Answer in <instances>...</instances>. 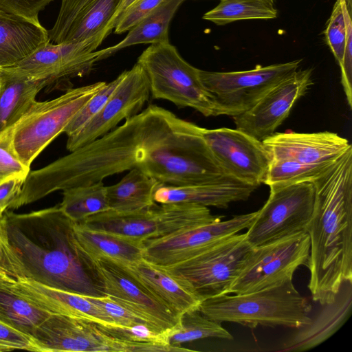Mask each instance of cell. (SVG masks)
I'll use <instances>...</instances> for the list:
<instances>
[{"label": "cell", "instance_id": "cell-1", "mask_svg": "<svg viewBox=\"0 0 352 352\" xmlns=\"http://www.w3.org/2000/svg\"><path fill=\"white\" fill-rule=\"evenodd\" d=\"M188 123L164 108L148 105L105 135L43 168L30 170L10 209L137 168L153 149Z\"/></svg>", "mask_w": 352, "mask_h": 352}, {"label": "cell", "instance_id": "cell-2", "mask_svg": "<svg viewBox=\"0 0 352 352\" xmlns=\"http://www.w3.org/2000/svg\"><path fill=\"white\" fill-rule=\"evenodd\" d=\"M10 243L26 278L56 289L92 297L105 296L96 262L82 248L75 222L54 206L5 213Z\"/></svg>", "mask_w": 352, "mask_h": 352}, {"label": "cell", "instance_id": "cell-3", "mask_svg": "<svg viewBox=\"0 0 352 352\" xmlns=\"http://www.w3.org/2000/svg\"><path fill=\"white\" fill-rule=\"evenodd\" d=\"M316 201L307 233L310 239L308 287L322 306L352 283V148L314 180Z\"/></svg>", "mask_w": 352, "mask_h": 352}, {"label": "cell", "instance_id": "cell-4", "mask_svg": "<svg viewBox=\"0 0 352 352\" xmlns=\"http://www.w3.org/2000/svg\"><path fill=\"white\" fill-rule=\"evenodd\" d=\"M198 310L219 322L301 329L311 322V305L292 280L245 294H223L201 302Z\"/></svg>", "mask_w": 352, "mask_h": 352}, {"label": "cell", "instance_id": "cell-5", "mask_svg": "<svg viewBox=\"0 0 352 352\" xmlns=\"http://www.w3.org/2000/svg\"><path fill=\"white\" fill-rule=\"evenodd\" d=\"M201 130L190 122L153 149L137 168L160 184L172 186L213 183L229 177L206 144Z\"/></svg>", "mask_w": 352, "mask_h": 352}, {"label": "cell", "instance_id": "cell-6", "mask_svg": "<svg viewBox=\"0 0 352 352\" xmlns=\"http://www.w3.org/2000/svg\"><path fill=\"white\" fill-rule=\"evenodd\" d=\"M208 207L191 203H155L133 212L107 210L77 222L91 230L140 241L167 236L188 228L221 220Z\"/></svg>", "mask_w": 352, "mask_h": 352}, {"label": "cell", "instance_id": "cell-7", "mask_svg": "<svg viewBox=\"0 0 352 352\" xmlns=\"http://www.w3.org/2000/svg\"><path fill=\"white\" fill-rule=\"evenodd\" d=\"M136 63L147 76L153 99L194 109L204 116H214V104L201 80L199 69L184 60L170 42L151 44Z\"/></svg>", "mask_w": 352, "mask_h": 352}, {"label": "cell", "instance_id": "cell-8", "mask_svg": "<svg viewBox=\"0 0 352 352\" xmlns=\"http://www.w3.org/2000/svg\"><path fill=\"white\" fill-rule=\"evenodd\" d=\"M254 249L245 232L236 233L188 259L164 267L202 301L228 294Z\"/></svg>", "mask_w": 352, "mask_h": 352}, {"label": "cell", "instance_id": "cell-9", "mask_svg": "<svg viewBox=\"0 0 352 352\" xmlns=\"http://www.w3.org/2000/svg\"><path fill=\"white\" fill-rule=\"evenodd\" d=\"M105 84L100 81L69 88L52 100H36L12 130V146L21 162L30 168L33 160L63 133L74 116Z\"/></svg>", "mask_w": 352, "mask_h": 352}, {"label": "cell", "instance_id": "cell-10", "mask_svg": "<svg viewBox=\"0 0 352 352\" xmlns=\"http://www.w3.org/2000/svg\"><path fill=\"white\" fill-rule=\"evenodd\" d=\"M269 197L257 210L245 232L254 247L299 232H307L314 214L316 187L314 181L270 186Z\"/></svg>", "mask_w": 352, "mask_h": 352}, {"label": "cell", "instance_id": "cell-11", "mask_svg": "<svg viewBox=\"0 0 352 352\" xmlns=\"http://www.w3.org/2000/svg\"><path fill=\"white\" fill-rule=\"evenodd\" d=\"M295 60L240 72H208L199 76L214 104V116L235 117L250 109L276 85L296 71Z\"/></svg>", "mask_w": 352, "mask_h": 352}, {"label": "cell", "instance_id": "cell-12", "mask_svg": "<svg viewBox=\"0 0 352 352\" xmlns=\"http://www.w3.org/2000/svg\"><path fill=\"white\" fill-rule=\"evenodd\" d=\"M310 239L299 232L254 247L228 294H245L292 280L295 271L307 263Z\"/></svg>", "mask_w": 352, "mask_h": 352}, {"label": "cell", "instance_id": "cell-13", "mask_svg": "<svg viewBox=\"0 0 352 352\" xmlns=\"http://www.w3.org/2000/svg\"><path fill=\"white\" fill-rule=\"evenodd\" d=\"M201 133L226 175L256 188L264 184L271 158L263 141L238 129L202 128Z\"/></svg>", "mask_w": 352, "mask_h": 352}, {"label": "cell", "instance_id": "cell-14", "mask_svg": "<svg viewBox=\"0 0 352 352\" xmlns=\"http://www.w3.org/2000/svg\"><path fill=\"white\" fill-rule=\"evenodd\" d=\"M34 338L41 352H139L141 347L107 334L96 323L58 314H50Z\"/></svg>", "mask_w": 352, "mask_h": 352}, {"label": "cell", "instance_id": "cell-15", "mask_svg": "<svg viewBox=\"0 0 352 352\" xmlns=\"http://www.w3.org/2000/svg\"><path fill=\"white\" fill-rule=\"evenodd\" d=\"M257 211L181 230L167 236L143 241V258L168 267L203 252L224 237L248 229Z\"/></svg>", "mask_w": 352, "mask_h": 352}, {"label": "cell", "instance_id": "cell-16", "mask_svg": "<svg viewBox=\"0 0 352 352\" xmlns=\"http://www.w3.org/2000/svg\"><path fill=\"white\" fill-rule=\"evenodd\" d=\"M114 91L96 115L80 129L67 136L66 147L70 152L113 130L122 120L140 112L151 97L147 76L136 63L123 72Z\"/></svg>", "mask_w": 352, "mask_h": 352}, {"label": "cell", "instance_id": "cell-17", "mask_svg": "<svg viewBox=\"0 0 352 352\" xmlns=\"http://www.w3.org/2000/svg\"><path fill=\"white\" fill-rule=\"evenodd\" d=\"M98 46L94 41L49 42L7 69L32 79L46 80L47 86L65 84L70 78L91 72L98 61L96 53Z\"/></svg>", "mask_w": 352, "mask_h": 352}, {"label": "cell", "instance_id": "cell-18", "mask_svg": "<svg viewBox=\"0 0 352 352\" xmlns=\"http://www.w3.org/2000/svg\"><path fill=\"white\" fill-rule=\"evenodd\" d=\"M312 69H297L285 77L247 111L233 117L236 129L263 141L273 135L308 91Z\"/></svg>", "mask_w": 352, "mask_h": 352}, {"label": "cell", "instance_id": "cell-19", "mask_svg": "<svg viewBox=\"0 0 352 352\" xmlns=\"http://www.w3.org/2000/svg\"><path fill=\"white\" fill-rule=\"evenodd\" d=\"M263 143L271 160H287L309 166L334 162L352 148L347 139L329 131L274 133Z\"/></svg>", "mask_w": 352, "mask_h": 352}, {"label": "cell", "instance_id": "cell-20", "mask_svg": "<svg viewBox=\"0 0 352 352\" xmlns=\"http://www.w3.org/2000/svg\"><path fill=\"white\" fill-rule=\"evenodd\" d=\"M102 275L106 296L147 317L164 331L174 328L179 316L174 314L134 278L118 262L107 258L96 261Z\"/></svg>", "mask_w": 352, "mask_h": 352}, {"label": "cell", "instance_id": "cell-21", "mask_svg": "<svg viewBox=\"0 0 352 352\" xmlns=\"http://www.w3.org/2000/svg\"><path fill=\"white\" fill-rule=\"evenodd\" d=\"M12 289L50 314L80 318L104 326H117L111 318L87 296L52 287L25 278L14 281Z\"/></svg>", "mask_w": 352, "mask_h": 352}, {"label": "cell", "instance_id": "cell-22", "mask_svg": "<svg viewBox=\"0 0 352 352\" xmlns=\"http://www.w3.org/2000/svg\"><path fill=\"white\" fill-rule=\"evenodd\" d=\"M256 188L228 177L219 182L192 186L160 184L154 192L153 199L157 204L191 203L227 208L232 202L248 200Z\"/></svg>", "mask_w": 352, "mask_h": 352}, {"label": "cell", "instance_id": "cell-23", "mask_svg": "<svg viewBox=\"0 0 352 352\" xmlns=\"http://www.w3.org/2000/svg\"><path fill=\"white\" fill-rule=\"evenodd\" d=\"M120 264L177 316L190 310L198 309L201 299L164 267L144 258L133 263Z\"/></svg>", "mask_w": 352, "mask_h": 352}, {"label": "cell", "instance_id": "cell-24", "mask_svg": "<svg viewBox=\"0 0 352 352\" xmlns=\"http://www.w3.org/2000/svg\"><path fill=\"white\" fill-rule=\"evenodd\" d=\"M50 41L41 24L0 9V67H12Z\"/></svg>", "mask_w": 352, "mask_h": 352}, {"label": "cell", "instance_id": "cell-25", "mask_svg": "<svg viewBox=\"0 0 352 352\" xmlns=\"http://www.w3.org/2000/svg\"><path fill=\"white\" fill-rule=\"evenodd\" d=\"M352 283H344L336 300L323 305L324 308L311 323L301 329L286 342L282 351H301L321 344L345 322L350 315L352 300Z\"/></svg>", "mask_w": 352, "mask_h": 352}, {"label": "cell", "instance_id": "cell-26", "mask_svg": "<svg viewBox=\"0 0 352 352\" xmlns=\"http://www.w3.org/2000/svg\"><path fill=\"white\" fill-rule=\"evenodd\" d=\"M47 86L7 68L0 72V137L14 128L36 101L37 94Z\"/></svg>", "mask_w": 352, "mask_h": 352}, {"label": "cell", "instance_id": "cell-27", "mask_svg": "<svg viewBox=\"0 0 352 352\" xmlns=\"http://www.w3.org/2000/svg\"><path fill=\"white\" fill-rule=\"evenodd\" d=\"M185 0H165L151 13L128 31L118 43L96 51L98 61L119 50L138 44H157L169 42L168 30L175 12Z\"/></svg>", "mask_w": 352, "mask_h": 352}, {"label": "cell", "instance_id": "cell-28", "mask_svg": "<svg viewBox=\"0 0 352 352\" xmlns=\"http://www.w3.org/2000/svg\"><path fill=\"white\" fill-rule=\"evenodd\" d=\"M74 230L80 245L95 261L107 258L126 265L143 258L142 241L88 229L76 222Z\"/></svg>", "mask_w": 352, "mask_h": 352}, {"label": "cell", "instance_id": "cell-29", "mask_svg": "<svg viewBox=\"0 0 352 352\" xmlns=\"http://www.w3.org/2000/svg\"><path fill=\"white\" fill-rule=\"evenodd\" d=\"M160 184L138 168L116 184L107 186L109 210L118 212H137L155 202L153 195Z\"/></svg>", "mask_w": 352, "mask_h": 352}, {"label": "cell", "instance_id": "cell-30", "mask_svg": "<svg viewBox=\"0 0 352 352\" xmlns=\"http://www.w3.org/2000/svg\"><path fill=\"white\" fill-rule=\"evenodd\" d=\"M122 0H94L71 27L62 43L94 41L99 45L107 36L106 28Z\"/></svg>", "mask_w": 352, "mask_h": 352}, {"label": "cell", "instance_id": "cell-31", "mask_svg": "<svg viewBox=\"0 0 352 352\" xmlns=\"http://www.w3.org/2000/svg\"><path fill=\"white\" fill-rule=\"evenodd\" d=\"M59 206L73 221H82L109 210L107 186L99 182L65 189L63 190V200Z\"/></svg>", "mask_w": 352, "mask_h": 352}, {"label": "cell", "instance_id": "cell-32", "mask_svg": "<svg viewBox=\"0 0 352 352\" xmlns=\"http://www.w3.org/2000/svg\"><path fill=\"white\" fill-rule=\"evenodd\" d=\"M277 14L274 0H220L203 19L223 25L245 19H274Z\"/></svg>", "mask_w": 352, "mask_h": 352}, {"label": "cell", "instance_id": "cell-33", "mask_svg": "<svg viewBox=\"0 0 352 352\" xmlns=\"http://www.w3.org/2000/svg\"><path fill=\"white\" fill-rule=\"evenodd\" d=\"M207 338L232 340V336L221 322L208 318L198 309L188 311L179 316L178 324L168 331V343L175 346Z\"/></svg>", "mask_w": 352, "mask_h": 352}, {"label": "cell", "instance_id": "cell-34", "mask_svg": "<svg viewBox=\"0 0 352 352\" xmlns=\"http://www.w3.org/2000/svg\"><path fill=\"white\" fill-rule=\"evenodd\" d=\"M352 30L351 13L344 0H337L324 30L326 42L339 65L342 64L349 31Z\"/></svg>", "mask_w": 352, "mask_h": 352}, {"label": "cell", "instance_id": "cell-35", "mask_svg": "<svg viewBox=\"0 0 352 352\" xmlns=\"http://www.w3.org/2000/svg\"><path fill=\"white\" fill-rule=\"evenodd\" d=\"M87 298L99 306L118 327H129L143 324L164 331L147 317L124 306L108 296L102 297L87 296Z\"/></svg>", "mask_w": 352, "mask_h": 352}, {"label": "cell", "instance_id": "cell-36", "mask_svg": "<svg viewBox=\"0 0 352 352\" xmlns=\"http://www.w3.org/2000/svg\"><path fill=\"white\" fill-rule=\"evenodd\" d=\"M122 72L116 78L106 84L95 94L74 116L64 129L69 136L80 129L102 109L123 77Z\"/></svg>", "mask_w": 352, "mask_h": 352}, {"label": "cell", "instance_id": "cell-37", "mask_svg": "<svg viewBox=\"0 0 352 352\" xmlns=\"http://www.w3.org/2000/svg\"><path fill=\"white\" fill-rule=\"evenodd\" d=\"M94 0H61L60 8L52 28L50 41L61 43L71 27L81 17Z\"/></svg>", "mask_w": 352, "mask_h": 352}, {"label": "cell", "instance_id": "cell-38", "mask_svg": "<svg viewBox=\"0 0 352 352\" xmlns=\"http://www.w3.org/2000/svg\"><path fill=\"white\" fill-rule=\"evenodd\" d=\"M98 326L107 334L124 341L170 345L168 343V331H161L147 325L133 327Z\"/></svg>", "mask_w": 352, "mask_h": 352}, {"label": "cell", "instance_id": "cell-39", "mask_svg": "<svg viewBox=\"0 0 352 352\" xmlns=\"http://www.w3.org/2000/svg\"><path fill=\"white\" fill-rule=\"evenodd\" d=\"M12 130L13 128L0 137V184L15 176H27L30 171L14 150Z\"/></svg>", "mask_w": 352, "mask_h": 352}, {"label": "cell", "instance_id": "cell-40", "mask_svg": "<svg viewBox=\"0 0 352 352\" xmlns=\"http://www.w3.org/2000/svg\"><path fill=\"white\" fill-rule=\"evenodd\" d=\"M0 271L16 280L26 278L23 265L10 243L5 214L0 216Z\"/></svg>", "mask_w": 352, "mask_h": 352}, {"label": "cell", "instance_id": "cell-41", "mask_svg": "<svg viewBox=\"0 0 352 352\" xmlns=\"http://www.w3.org/2000/svg\"><path fill=\"white\" fill-rule=\"evenodd\" d=\"M14 349L40 351L33 337L0 321V352Z\"/></svg>", "mask_w": 352, "mask_h": 352}, {"label": "cell", "instance_id": "cell-42", "mask_svg": "<svg viewBox=\"0 0 352 352\" xmlns=\"http://www.w3.org/2000/svg\"><path fill=\"white\" fill-rule=\"evenodd\" d=\"M165 0H136L124 13L114 28V33L128 32L142 19L151 13Z\"/></svg>", "mask_w": 352, "mask_h": 352}, {"label": "cell", "instance_id": "cell-43", "mask_svg": "<svg viewBox=\"0 0 352 352\" xmlns=\"http://www.w3.org/2000/svg\"><path fill=\"white\" fill-rule=\"evenodd\" d=\"M54 0H0V9L39 24L38 14Z\"/></svg>", "mask_w": 352, "mask_h": 352}, {"label": "cell", "instance_id": "cell-44", "mask_svg": "<svg viewBox=\"0 0 352 352\" xmlns=\"http://www.w3.org/2000/svg\"><path fill=\"white\" fill-rule=\"evenodd\" d=\"M341 83L342 85L347 102L352 107V30L349 32L346 45L342 64Z\"/></svg>", "mask_w": 352, "mask_h": 352}, {"label": "cell", "instance_id": "cell-45", "mask_svg": "<svg viewBox=\"0 0 352 352\" xmlns=\"http://www.w3.org/2000/svg\"><path fill=\"white\" fill-rule=\"evenodd\" d=\"M26 177L15 176L0 184V216L8 210L10 204L19 192Z\"/></svg>", "mask_w": 352, "mask_h": 352}, {"label": "cell", "instance_id": "cell-46", "mask_svg": "<svg viewBox=\"0 0 352 352\" xmlns=\"http://www.w3.org/2000/svg\"><path fill=\"white\" fill-rule=\"evenodd\" d=\"M136 0H122L116 12L112 16L106 28V33L108 36L113 29L118 25L125 11Z\"/></svg>", "mask_w": 352, "mask_h": 352}, {"label": "cell", "instance_id": "cell-47", "mask_svg": "<svg viewBox=\"0 0 352 352\" xmlns=\"http://www.w3.org/2000/svg\"><path fill=\"white\" fill-rule=\"evenodd\" d=\"M346 3V6L349 11L351 13L352 12V0H344Z\"/></svg>", "mask_w": 352, "mask_h": 352}, {"label": "cell", "instance_id": "cell-48", "mask_svg": "<svg viewBox=\"0 0 352 352\" xmlns=\"http://www.w3.org/2000/svg\"><path fill=\"white\" fill-rule=\"evenodd\" d=\"M1 68L0 67V72H1Z\"/></svg>", "mask_w": 352, "mask_h": 352}]
</instances>
